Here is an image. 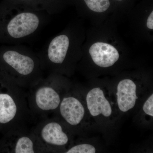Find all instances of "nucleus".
<instances>
[{
    "label": "nucleus",
    "instance_id": "2eb2a0df",
    "mask_svg": "<svg viewBox=\"0 0 153 153\" xmlns=\"http://www.w3.org/2000/svg\"><path fill=\"white\" fill-rule=\"evenodd\" d=\"M113 1H115L117 2H120L123 1H125V0H113Z\"/></svg>",
    "mask_w": 153,
    "mask_h": 153
},
{
    "label": "nucleus",
    "instance_id": "39448f33",
    "mask_svg": "<svg viewBox=\"0 0 153 153\" xmlns=\"http://www.w3.org/2000/svg\"><path fill=\"white\" fill-rule=\"evenodd\" d=\"M37 137L47 153L53 152L57 147L68 143V135L60 123L53 120L44 119L32 131Z\"/></svg>",
    "mask_w": 153,
    "mask_h": 153
},
{
    "label": "nucleus",
    "instance_id": "6e6552de",
    "mask_svg": "<svg viewBox=\"0 0 153 153\" xmlns=\"http://www.w3.org/2000/svg\"><path fill=\"white\" fill-rule=\"evenodd\" d=\"M58 108L61 117L70 125H78L84 117V107L81 102L74 97H63Z\"/></svg>",
    "mask_w": 153,
    "mask_h": 153
},
{
    "label": "nucleus",
    "instance_id": "f257e3e1",
    "mask_svg": "<svg viewBox=\"0 0 153 153\" xmlns=\"http://www.w3.org/2000/svg\"><path fill=\"white\" fill-rule=\"evenodd\" d=\"M38 54L20 44L0 45V77L22 88H31L44 78Z\"/></svg>",
    "mask_w": 153,
    "mask_h": 153
},
{
    "label": "nucleus",
    "instance_id": "4468645a",
    "mask_svg": "<svg viewBox=\"0 0 153 153\" xmlns=\"http://www.w3.org/2000/svg\"><path fill=\"white\" fill-rule=\"evenodd\" d=\"M147 27L151 30H153V12L152 11L148 17L147 22Z\"/></svg>",
    "mask_w": 153,
    "mask_h": 153
},
{
    "label": "nucleus",
    "instance_id": "20e7f679",
    "mask_svg": "<svg viewBox=\"0 0 153 153\" xmlns=\"http://www.w3.org/2000/svg\"><path fill=\"white\" fill-rule=\"evenodd\" d=\"M62 100L55 86L53 74L44 77L30 88L27 96L28 106L31 113L43 117L56 110Z\"/></svg>",
    "mask_w": 153,
    "mask_h": 153
},
{
    "label": "nucleus",
    "instance_id": "f03ea898",
    "mask_svg": "<svg viewBox=\"0 0 153 153\" xmlns=\"http://www.w3.org/2000/svg\"><path fill=\"white\" fill-rule=\"evenodd\" d=\"M46 14L35 10H0V44H19L32 38L45 25Z\"/></svg>",
    "mask_w": 153,
    "mask_h": 153
},
{
    "label": "nucleus",
    "instance_id": "423d86ee",
    "mask_svg": "<svg viewBox=\"0 0 153 153\" xmlns=\"http://www.w3.org/2000/svg\"><path fill=\"white\" fill-rule=\"evenodd\" d=\"M6 140L8 152L14 153H47L33 131L29 132L26 128L8 131Z\"/></svg>",
    "mask_w": 153,
    "mask_h": 153
},
{
    "label": "nucleus",
    "instance_id": "7ed1b4c3",
    "mask_svg": "<svg viewBox=\"0 0 153 153\" xmlns=\"http://www.w3.org/2000/svg\"><path fill=\"white\" fill-rule=\"evenodd\" d=\"M30 114L22 88L7 80V91L0 92V124L7 126L8 131L26 128L25 122Z\"/></svg>",
    "mask_w": 153,
    "mask_h": 153
},
{
    "label": "nucleus",
    "instance_id": "0eeeda50",
    "mask_svg": "<svg viewBox=\"0 0 153 153\" xmlns=\"http://www.w3.org/2000/svg\"><path fill=\"white\" fill-rule=\"evenodd\" d=\"M92 60L97 66L103 68L110 67L119 58L117 49L112 45L103 42H97L89 50Z\"/></svg>",
    "mask_w": 153,
    "mask_h": 153
},
{
    "label": "nucleus",
    "instance_id": "dca6fc26",
    "mask_svg": "<svg viewBox=\"0 0 153 153\" xmlns=\"http://www.w3.org/2000/svg\"><path fill=\"white\" fill-rule=\"evenodd\" d=\"M25 1H27V0H25ZM27 1H29V0H27Z\"/></svg>",
    "mask_w": 153,
    "mask_h": 153
},
{
    "label": "nucleus",
    "instance_id": "9d476101",
    "mask_svg": "<svg viewBox=\"0 0 153 153\" xmlns=\"http://www.w3.org/2000/svg\"><path fill=\"white\" fill-rule=\"evenodd\" d=\"M137 86L130 79H124L119 83L117 87V101L119 108L123 112L132 109L135 105L138 97Z\"/></svg>",
    "mask_w": 153,
    "mask_h": 153
},
{
    "label": "nucleus",
    "instance_id": "1a4fd4ad",
    "mask_svg": "<svg viewBox=\"0 0 153 153\" xmlns=\"http://www.w3.org/2000/svg\"><path fill=\"white\" fill-rule=\"evenodd\" d=\"M88 108L91 115L97 116L100 114L108 117L111 114L110 103L105 97L104 92L100 88L91 89L86 96Z\"/></svg>",
    "mask_w": 153,
    "mask_h": 153
},
{
    "label": "nucleus",
    "instance_id": "9b49d317",
    "mask_svg": "<svg viewBox=\"0 0 153 153\" xmlns=\"http://www.w3.org/2000/svg\"><path fill=\"white\" fill-rule=\"evenodd\" d=\"M88 9L96 13H101L108 10L111 5L110 0H82Z\"/></svg>",
    "mask_w": 153,
    "mask_h": 153
},
{
    "label": "nucleus",
    "instance_id": "ddd939ff",
    "mask_svg": "<svg viewBox=\"0 0 153 153\" xmlns=\"http://www.w3.org/2000/svg\"><path fill=\"white\" fill-rule=\"evenodd\" d=\"M144 111L147 114L153 116V94L149 97L143 107Z\"/></svg>",
    "mask_w": 153,
    "mask_h": 153
},
{
    "label": "nucleus",
    "instance_id": "f8f14e48",
    "mask_svg": "<svg viewBox=\"0 0 153 153\" xmlns=\"http://www.w3.org/2000/svg\"><path fill=\"white\" fill-rule=\"evenodd\" d=\"M96 149L90 144L76 145L69 149L66 152V153H95Z\"/></svg>",
    "mask_w": 153,
    "mask_h": 153
}]
</instances>
